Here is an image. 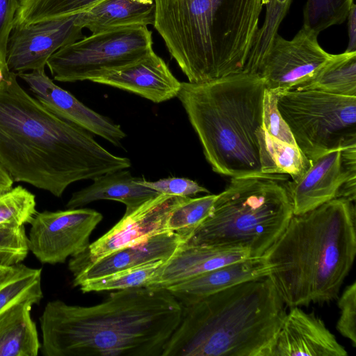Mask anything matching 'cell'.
Segmentation results:
<instances>
[{
  "label": "cell",
  "mask_w": 356,
  "mask_h": 356,
  "mask_svg": "<svg viewBox=\"0 0 356 356\" xmlns=\"http://www.w3.org/2000/svg\"><path fill=\"white\" fill-rule=\"evenodd\" d=\"M293 89L356 97V51L332 54L312 80Z\"/></svg>",
  "instance_id": "cell-25"
},
{
  "label": "cell",
  "mask_w": 356,
  "mask_h": 356,
  "mask_svg": "<svg viewBox=\"0 0 356 356\" xmlns=\"http://www.w3.org/2000/svg\"><path fill=\"white\" fill-rule=\"evenodd\" d=\"M268 0H154V27L188 82L243 71Z\"/></svg>",
  "instance_id": "cell-5"
},
{
  "label": "cell",
  "mask_w": 356,
  "mask_h": 356,
  "mask_svg": "<svg viewBox=\"0 0 356 356\" xmlns=\"http://www.w3.org/2000/svg\"><path fill=\"white\" fill-rule=\"evenodd\" d=\"M318 35L304 25L291 40L276 35L258 72L267 90L287 91L316 76L332 55L320 45Z\"/></svg>",
  "instance_id": "cell-12"
},
{
  "label": "cell",
  "mask_w": 356,
  "mask_h": 356,
  "mask_svg": "<svg viewBox=\"0 0 356 356\" xmlns=\"http://www.w3.org/2000/svg\"><path fill=\"white\" fill-rule=\"evenodd\" d=\"M76 15L13 27L6 48V64L16 74L44 70L61 47L83 38Z\"/></svg>",
  "instance_id": "cell-13"
},
{
  "label": "cell",
  "mask_w": 356,
  "mask_h": 356,
  "mask_svg": "<svg viewBox=\"0 0 356 356\" xmlns=\"http://www.w3.org/2000/svg\"><path fill=\"white\" fill-rule=\"evenodd\" d=\"M270 266L265 255L248 257L171 285L168 290L186 305L243 282L268 276Z\"/></svg>",
  "instance_id": "cell-20"
},
{
  "label": "cell",
  "mask_w": 356,
  "mask_h": 356,
  "mask_svg": "<svg viewBox=\"0 0 356 356\" xmlns=\"http://www.w3.org/2000/svg\"><path fill=\"white\" fill-rule=\"evenodd\" d=\"M103 216L88 208L37 212L31 220L29 250L42 263H64L90 245L92 231Z\"/></svg>",
  "instance_id": "cell-10"
},
{
  "label": "cell",
  "mask_w": 356,
  "mask_h": 356,
  "mask_svg": "<svg viewBox=\"0 0 356 356\" xmlns=\"http://www.w3.org/2000/svg\"><path fill=\"white\" fill-rule=\"evenodd\" d=\"M340 316L337 331L356 347V283L347 286L338 300Z\"/></svg>",
  "instance_id": "cell-34"
},
{
  "label": "cell",
  "mask_w": 356,
  "mask_h": 356,
  "mask_svg": "<svg viewBox=\"0 0 356 356\" xmlns=\"http://www.w3.org/2000/svg\"><path fill=\"white\" fill-rule=\"evenodd\" d=\"M309 169L284 186L293 215L312 210L336 198L342 184L356 172L346 169L341 159V149L332 150L310 161Z\"/></svg>",
  "instance_id": "cell-15"
},
{
  "label": "cell",
  "mask_w": 356,
  "mask_h": 356,
  "mask_svg": "<svg viewBox=\"0 0 356 356\" xmlns=\"http://www.w3.org/2000/svg\"><path fill=\"white\" fill-rule=\"evenodd\" d=\"M10 72L0 82V163L14 181L60 197L72 183L131 166L91 133L47 109Z\"/></svg>",
  "instance_id": "cell-1"
},
{
  "label": "cell",
  "mask_w": 356,
  "mask_h": 356,
  "mask_svg": "<svg viewBox=\"0 0 356 356\" xmlns=\"http://www.w3.org/2000/svg\"><path fill=\"white\" fill-rule=\"evenodd\" d=\"M29 86L35 98L58 117L120 146L126 134L120 126L85 106L46 74L44 70L17 74Z\"/></svg>",
  "instance_id": "cell-14"
},
{
  "label": "cell",
  "mask_w": 356,
  "mask_h": 356,
  "mask_svg": "<svg viewBox=\"0 0 356 356\" xmlns=\"http://www.w3.org/2000/svg\"><path fill=\"white\" fill-rule=\"evenodd\" d=\"M151 31L131 26L92 33L55 52L47 65L54 80L91 81L132 64L154 51Z\"/></svg>",
  "instance_id": "cell-9"
},
{
  "label": "cell",
  "mask_w": 356,
  "mask_h": 356,
  "mask_svg": "<svg viewBox=\"0 0 356 356\" xmlns=\"http://www.w3.org/2000/svg\"><path fill=\"white\" fill-rule=\"evenodd\" d=\"M14 180L0 163V193L13 188Z\"/></svg>",
  "instance_id": "cell-38"
},
{
  "label": "cell",
  "mask_w": 356,
  "mask_h": 356,
  "mask_svg": "<svg viewBox=\"0 0 356 356\" xmlns=\"http://www.w3.org/2000/svg\"><path fill=\"white\" fill-rule=\"evenodd\" d=\"M181 306L161 356H273L287 313L269 275Z\"/></svg>",
  "instance_id": "cell-4"
},
{
  "label": "cell",
  "mask_w": 356,
  "mask_h": 356,
  "mask_svg": "<svg viewBox=\"0 0 356 356\" xmlns=\"http://www.w3.org/2000/svg\"><path fill=\"white\" fill-rule=\"evenodd\" d=\"M138 183L161 194L189 197L209 191L195 181L183 177H168L157 181H147L140 177Z\"/></svg>",
  "instance_id": "cell-35"
},
{
  "label": "cell",
  "mask_w": 356,
  "mask_h": 356,
  "mask_svg": "<svg viewBox=\"0 0 356 356\" xmlns=\"http://www.w3.org/2000/svg\"><path fill=\"white\" fill-rule=\"evenodd\" d=\"M18 8V0H0V67L8 69L6 48Z\"/></svg>",
  "instance_id": "cell-36"
},
{
  "label": "cell",
  "mask_w": 356,
  "mask_h": 356,
  "mask_svg": "<svg viewBox=\"0 0 356 356\" xmlns=\"http://www.w3.org/2000/svg\"><path fill=\"white\" fill-rule=\"evenodd\" d=\"M293 0H268L263 24L259 28L244 66V72L257 74Z\"/></svg>",
  "instance_id": "cell-26"
},
{
  "label": "cell",
  "mask_w": 356,
  "mask_h": 356,
  "mask_svg": "<svg viewBox=\"0 0 356 356\" xmlns=\"http://www.w3.org/2000/svg\"><path fill=\"white\" fill-rule=\"evenodd\" d=\"M354 0H307L303 24L318 34L346 20Z\"/></svg>",
  "instance_id": "cell-30"
},
{
  "label": "cell",
  "mask_w": 356,
  "mask_h": 356,
  "mask_svg": "<svg viewBox=\"0 0 356 356\" xmlns=\"http://www.w3.org/2000/svg\"><path fill=\"white\" fill-rule=\"evenodd\" d=\"M277 95L278 109L309 160L356 144V97L298 89Z\"/></svg>",
  "instance_id": "cell-8"
},
{
  "label": "cell",
  "mask_w": 356,
  "mask_h": 356,
  "mask_svg": "<svg viewBox=\"0 0 356 356\" xmlns=\"http://www.w3.org/2000/svg\"><path fill=\"white\" fill-rule=\"evenodd\" d=\"M90 81L134 93L154 103L177 97L181 88V82L154 51L132 64L106 72Z\"/></svg>",
  "instance_id": "cell-17"
},
{
  "label": "cell",
  "mask_w": 356,
  "mask_h": 356,
  "mask_svg": "<svg viewBox=\"0 0 356 356\" xmlns=\"http://www.w3.org/2000/svg\"><path fill=\"white\" fill-rule=\"evenodd\" d=\"M262 127L275 138L297 145L290 128L278 109L277 93L266 88L263 100Z\"/></svg>",
  "instance_id": "cell-33"
},
{
  "label": "cell",
  "mask_w": 356,
  "mask_h": 356,
  "mask_svg": "<svg viewBox=\"0 0 356 356\" xmlns=\"http://www.w3.org/2000/svg\"><path fill=\"white\" fill-rule=\"evenodd\" d=\"M259 163L261 172L267 175H288L295 179L310 167L311 161L297 145L270 136L262 127L258 129Z\"/></svg>",
  "instance_id": "cell-24"
},
{
  "label": "cell",
  "mask_w": 356,
  "mask_h": 356,
  "mask_svg": "<svg viewBox=\"0 0 356 356\" xmlns=\"http://www.w3.org/2000/svg\"><path fill=\"white\" fill-rule=\"evenodd\" d=\"M29 252L24 226H0V264L15 266Z\"/></svg>",
  "instance_id": "cell-32"
},
{
  "label": "cell",
  "mask_w": 356,
  "mask_h": 356,
  "mask_svg": "<svg viewBox=\"0 0 356 356\" xmlns=\"http://www.w3.org/2000/svg\"><path fill=\"white\" fill-rule=\"evenodd\" d=\"M165 289L119 290L92 306L47 303L40 317L44 356H161L181 318Z\"/></svg>",
  "instance_id": "cell-2"
},
{
  "label": "cell",
  "mask_w": 356,
  "mask_h": 356,
  "mask_svg": "<svg viewBox=\"0 0 356 356\" xmlns=\"http://www.w3.org/2000/svg\"><path fill=\"white\" fill-rule=\"evenodd\" d=\"M346 349L314 312L295 306L284 318L273 356H347Z\"/></svg>",
  "instance_id": "cell-16"
},
{
  "label": "cell",
  "mask_w": 356,
  "mask_h": 356,
  "mask_svg": "<svg viewBox=\"0 0 356 356\" xmlns=\"http://www.w3.org/2000/svg\"><path fill=\"white\" fill-rule=\"evenodd\" d=\"M36 213L35 195L22 186L0 193V226H24Z\"/></svg>",
  "instance_id": "cell-31"
},
{
  "label": "cell",
  "mask_w": 356,
  "mask_h": 356,
  "mask_svg": "<svg viewBox=\"0 0 356 356\" xmlns=\"http://www.w3.org/2000/svg\"><path fill=\"white\" fill-rule=\"evenodd\" d=\"M31 300L17 302L0 314V356H37L41 348L31 315Z\"/></svg>",
  "instance_id": "cell-23"
},
{
  "label": "cell",
  "mask_w": 356,
  "mask_h": 356,
  "mask_svg": "<svg viewBox=\"0 0 356 356\" xmlns=\"http://www.w3.org/2000/svg\"><path fill=\"white\" fill-rule=\"evenodd\" d=\"M354 202L332 199L293 215L267 251L270 277L286 306H308L335 300L356 254Z\"/></svg>",
  "instance_id": "cell-3"
},
{
  "label": "cell",
  "mask_w": 356,
  "mask_h": 356,
  "mask_svg": "<svg viewBox=\"0 0 356 356\" xmlns=\"http://www.w3.org/2000/svg\"><path fill=\"white\" fill-rule=\"evenodd\" d=\"M41 275V268L19 264L16 270L0 285V314L22 301L40 303L43 297Z\"/></svg>",
  "instance_id": "cell-27"
},
{
  "label": "cell",
  "mask_w": 356,
  "mask_h": 356,
  "mask_svg": "<svg viewBox=\"0 0 356 356\" xmlns=\"http://www.w3.org/2000/svg\"><path fill=\"white\" fill-rule=\"evenodd\" d=\"M154 3L139 0H102L78 14L76 23L92 33L131 26L153 25Z\"/></svg>",
  "instance_id": "cell-22"
},
{
  "label": "cell",
  "mask_w": 356,
  "mask_h": 356,
  "mask_svg": "<svg viewBox=\"0 0 356 356\" xmlns=\"http://www.w3.org/2000/svg\"><path fill=\"white\" fill-rule=\"evenodd\" d=\"M165 261L160 260L151 262L101 277L86 280L81 282L78 286L83 293L146 287L156 273L159 268Z\"/></svg>",
  "instance_id": "cell-28"
},
{
  "label": "cell",
  "mask_w": 356,
  "mask_h": 356,
  "mask_svg": "<svg viewBox=\"0 0 356 356\" xmlns=\"http://www.w3.org/2000/svg\"><path fill=\"white\" fill-rule=\"evenodd\" d=\"M188 197L159 194L124 214L108 232L71 257L68 268L74 275L98 259L123 248L131 246L163 232L173 210Z\"/></svg>",
  "instance_id": "cell-11"
},
{
  "label": "cell",
  "mask_w": 356,
  "mask_h": 356,
  "mask_svg": "<svg viewBox=\"0 0 356 356\" xmlns=\"http://www.w3.org/2000/svg\"><path fill=\"white\" fill-rule=\"evenodd\" d=\"M17 265L4 266L0 264V285L16 270Z\"/></svg>",
  "instance_id": "cell-39"
},
{
  "label": "cell",
  "mask_w": 356,
  "mask_h": 356,
  "mask_svg": "<svg viewBox=\"0 0 356 356\" xmlns=\"http://www.w3.org/2000/svg\"><path fill=\"white\" fill-rule=\"evenodd\" d=\"M187 239L176 232L154 235L140 243L123 248L98 259L73 275V285L160 260L166 261Z\"/></svg>",
  "instance_id": "cell-19"
},
{
  "label": "cell",
  "mask_w": 356,
  "mask_h": 356,
  "mask_svg": "<svg viewBox=\"0 0 356 356\" xmlns=\"http://www.w3.org/2000/svg\"><path fill=\"white\" fill-rule=\"evenodd\" d=\"M356 6L354 3L352 6L348 15V46L346 51H356Z\"/></svg>",
  "instance_id": "cell-37"
},
{
  "label": "cell",
  "mask_w": 356,
  "mask_h": 356,
  "mask_svg": "<svg viewBox=\"0 0 356 356\" xmlns=\"http://www.w3.org/2000/svg\"><path fill=\"white\" fill-rule=\"evenodd\" d=\"M216 197L217 195L197 198L188 197L172 212L167 222L168 230L180 234L188 241L211 213Z\"/></svg>",
  "instance_id": "cell-29"
},
{
  "label": "cell",
  "mask_w": 356,
  "mask_h": 356,
  "mask_svg": "<svg viewBox=\"0 0 356 356\" xmlns=\"http://www.w3.org/2000/svg\"><path fill=\"white\" fill-rule=\"evenodd\" d=\"M248 257H250V254L243 249L183 243L159 268L146 287L166 289L200 274Z\"/></svg>",
  "instance_id": "cell-18"
},
{
  "label": "cell",
  "mask_w": 356,
  "mask_h": 356,
  "mask_svg": "<svg viewBox=\"0 0 356 356\" xmlns=\"http://www.w3.org/2000/svg\"><path fill=\"white\" fill-rule=\"evenodd\" d=\"M266 89L257 74L241 72L211 81L181 82V102L212 170L232 177L284 175L261 172L257 136Z\"/></svg>",
  "instance_id": "cell-6"
},
{
  "label": "cell",
  "mask_w": 356,
  "mask_h": 356,
  "mask_svg": "<svg viewBox=\"0 0 356 356\" xmlns=\"http://www.w3.org/2000/svg\"><path fill=\"white\" fill-rule=\"evenodd\" d=\"M280 180L266 177H232L209 216L185 243L247 250L264 256L293 216Z\"/></svg>",
  "instance_id": "cell-7"
},
{
  "label": "cell",
  "mask_w": 356,
  "mask_h": 356,
  "mask_svg": "<svg viewBox=\"0 0 356 356\" xmlns=\"http://www.w3.org/2000/svg\"><path fill=\"white\" fill-rule=\"evenodd\" d=\"M140 179L127 169L107 172L94 179L91 185L74 192L66 207L76 209L97 200H115L126 206L124 214H128L161 194L139 184Z\"/></svg>",
  "instance_id": "cell-21"
}]
</instances>
